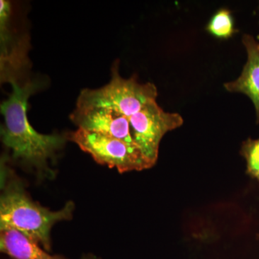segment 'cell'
<instances>
[{
	"label": "cell",
	"mask_w": 259,
	"mask_h": 259,
	"mask_svg": "<svg viewBox=\"0 0 259 259\" xmlns=\"http://www.w3.org/2000/svg\"><path fill=\"white\" fill-rule=\"evenodd\" d=\"M0 248L13 259H69L61 255H51L36 242L13 229L1 231Z\"/></svg>",
	"instance_id": "9c48e42d"
},
{
	"label": "cell",
	"mask_w": 259,
	"mask_h": 259,
	"mask_svg": "<svg viewBox=\"0 0 259 259\" xmlns=\"http://www.w3.org/2000/svg\"><path fill=\"white\" fill-rule=\"evenodd\" d=\"M70 119L78 128L111 136L134 145L129 118L119 112L104 107H76Z\"/></svg>",
	"instance_id": "52a82bcc"
},
{
	"label": "cell",
	"mask_w": 259,
	"mask_h": 259,
	"mask_svg": "<svg viewBox=\"0 0 259 259\" xmlns=\"http://www.w3.org/2000/svg\"><path fill=\"white\" fill-rule=\"evenodd\" d=\"M207 30L218 38L231 37L236 32L231 12L224 8L218 10L211 18Z\"/></svg>",
	"instance_id": "30bf717a"
},
{
	"label": "cell",
	"mask_w": 259,
	"mask_h": 259,
	"mask_svg": "<svg viewBox=\"0 0 259 259\" xmlns=\"http://www.w3.org/2000/svg\"><path fill=\"white\" fill-rule=\"evenodd\" d=\"M81 259H99L98 258H97L95 255H94L93 254H87V255H83L82 257H81Z\"/></svg>",
	"instance_id": "7c38bea8"
},
{
	"label": "cell",
	"mask_w": 259,
	"mask_h": 259,
	"mask_svg": "<svg viewBox=\"0 0 259 259\" xmlns=\"http://www.w3.org/2000/svg\"><path fill=\"white\" fill-rule=\"evenodd\" d=\"M95 161L120 173L143 171L154 166L138 146L111 136L78 128L67 136Z\"/></svg>",
	"instance_id": "277c9868"
},
{
	"label": "cell",
	"mask_w": 259,
	"mask_h": 259,
	"mask_svg": "<svg viewBox=\"0 0 259 259\" xmlns=\"http://www.w3.org/2000/svg\"><path fill=\"white\" fill-rule=\"evenodd\" d=\"M13 8L10 1H0V79L1 83H23L28 80L31 63L28 37L12 28Z\"/></svg>",
	"instance_id": "5b68a950"
},
{
	"label": "cell",
	"mask_w": 259,
	"mask_h": 259,
	"mask_svg": "<svg viewBox=\"0 0 259 259\" xmlns=\"http://www.w3.org/2000/svg\"><path fill=\"white\" fill-rule=\"evenodd\" d=\"M241 153L246 161L248 173L254 177L259 173V139L245 141Z\"/></svg>",
	"instance_id": "8fae6325"
},
{
	"label": "cell",
	"mask_w": 259,
	"mask_h": 259,
	"mask_svg": "<svg viewBox=\"0 0 259 259\" xmlns=\"http://www.w3.org/2000/svg\"><path fill=\"white\" fill-rule=\"evenodd\" d=\"M1 168V231L16 230L49 251L51 228L58 222L72 218L74 203L67 202L61 210L56 212L46 208L30 199L21 181L13 177L11 170L6 166L5 157L2 158Z\"/></svg>",
	"instance_id": "7a4b0ae2"
},
{
	"label": "cell",
	"mask_w": 259,
	"mask_h": 259,
	"mask_svg": "<svg viewBox=\"0 0 259 259\" xmlns=\"http://www.w3.org/2000/svg\"><path fill=\"white\" fill-rule=\"evenodd\" d=\"M129 120L135 144L154 165L157 161L160 143L163 136L184 123L180 114L165 112L156 102L131 116Z\"/></svg>",
	"instance_id": "8992f818"
},
{
	"label": "cell",
	"mask_w": 259,
	"mask_h": 259,
	"mask_svg": "<svg viewBox=\"0 0 259 259\" xmlns=\"http://www.w3.org/2000/svg\"><path fill=\"white\" fill-rule=\"evenodd\" d=\"M157 95V88L152 83H140L135 76L122 78L117 61L112 68L110 82L101 88L81 90L76 107H104L129 118L149 104L156 102Z\"/></svg>",
	"instance_id": "3957f363"
},
{
	"label": "cell",
	"mask_w": 259,
	"mask_h": 259,
	"mask_svg": "<svg viewBox=\"0 0 259 259\" xmlns=\"http://www.w3.org/2000/svg\"><path fill=\"white\" fill-rule=\"evenodd\" d=\"M243 44L247 52L246 64L238 79L224 84L230 93L244 94L254 105L259 122V42L250 35H244Z\"/></svg>",
	"instance_id": "ba28073f"
},
{
	"label": "cell",
	"mask_w": 259,
	"mask_h": 259,
	"mask_svg": "<svg viewBox=\"0 0 259 259\" xmlns=\"http://www.w3.org/2000/svg\"><path fill=\"white\" fill-rule=\"evenodd\" d=\"M9 98L1 105L4 125L1 127L2 141L12 153V158L39 176H50L49 161L56 159L64 147L67 136L39 134L29 122V97L44 88L41 80L28 79L23 83H12Z\"/></svg>",
	"instance_id": "6da1fadb"
},
{
	"label": "cell",
	"mask_w": 259,
	"mask_h": 259,
	"mask_svg": "<svg viewBox=\"0 0 259 259\" xmlns=\"http://www.w3.org/2000/svg\"><path fill=\"white\" fill-rule=\"evenodd\" d=\"M254 177L257 179V180L259 181V173L257 174V175H255Z\"/></svg>",
	"instance_id": "4fadbf2b"
}]
</instances>
